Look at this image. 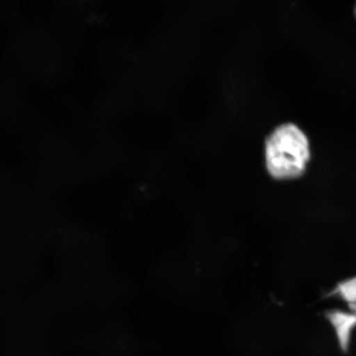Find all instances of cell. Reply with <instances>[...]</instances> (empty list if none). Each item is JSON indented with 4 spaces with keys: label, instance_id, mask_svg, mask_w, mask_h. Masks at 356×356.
I'll return each mask as SVG.
<instances>
[{
    "label": "cell",
    "instance_id": "cell-3",
    "mask_svg": "<svg viewBox=\"0 0 356 356\" xmlns=\"http://www.w3.org/2000/svg\"><path fill=\"white\" fill-rule=\"evenodd\" d=\"M336 292L354 309L356 305V277L338 284Z\"/></svg>",
    "mask_w": 356,
    "mask_h": 356
},
{
    "label": "cell",
    "instance_id": "cell-4",
    "mask_svg": "<svg viewBox=\"0 0 356 356\" xmlns=\"http://www.w3.org/2000/svg\"><path fill=\"white\" fill-rule=\"evenodd\" d=\"M354 309H355V314H356V305L355 306Z\"/></svg>",
    "mask_w": 356,
    "mask_h": 356
},
{
    "label": "cell",
    "instance_id": "cell-2",
    "mask_svg": "<svg viewBox=\"0 0 356 356\" xmlns=\"http://www.w3.org/2000/svg\"><path fill=\"white\" fill-rule=\"evenodd\" d=\"M326 318L336 332L341 349L343 351L348 350L351 332L356 327V314L340 310H333L327 312Z\"/></svg>",
    "mask_w": 356,
    "mask_h": 356
},
{
    "label": "cell",
    "instance_id": "cell-1",
    "mask_svg": "<svg viewBox=\"0 0 356 356\" xmlns=\"http://www.w3.org/2000/svg\"><path fill=\"white\" fill-rule=\"evenodd\" d=\"M309 158L308 140L293 124L277 128L266 141V166L275 177L286 179L299 176L304 172Z\"/></svg>",
    "mask_w": 356,
    "mask_h": 356
}]
</instances>
